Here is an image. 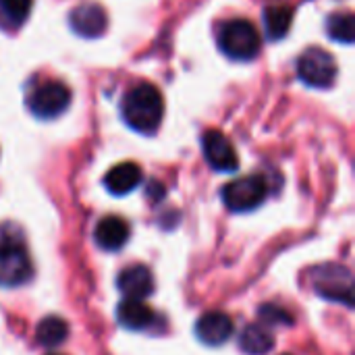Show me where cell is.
<instances>
[{"label": "cell", "mask_w": 355, "mask_h": 355, "mask_svg": "<svg viewBox=\"0 0 355 355\" xmlns=\"http://www.w3.org/2000/svg\"><path fill=\"white\" fill-rule=\"evenodd\" d=\"M33 277V264L23 239V231L12 223L0 225V285L21 287Z\"/></svg>", "instance_id": "1"}, {"label": "cell", "mask_w": 355, "mask_h": 355, "mask_svg": "<svg viewBox=\"0 0 355 355\" xmlns=\"http://www.w3.org/2000/svg\"><path fill=\"white\" fill-rule=\"evenodd\" d=\"M164 114V100L162 94L150 85V83H139L127 92L123 98V119L125 123L146 135L156 133V129L162 123Z\"/></svg>", "instance_id": "2"}, {"label": "cell", "mask_w": 355, "mask_h": 355, "mask_svg": "<svg viewBox=\"0 0 355 355\" xmlns=\"http://www.w3.org/2000/svg\"><path fill=\"white\" fill-rule=\"evenodd\" d=\"M218 46L233 60H252L260 52V33L248 19H233L220 27Z\"/></svg>", "instance_id": "3"}, {"label": "cell", "mask_w": 355, "mask_h": 355, "mask_svg": "<svg viewBox=\"0 0 355 355\" xmlns=\"http://www.w3.org/2000/svg\"><path fill=\"white\" fill-rule=\"evenodd\" d=\"M312 285L320 297L354 308V277L349 268L341 264H322L312 270Z\"/></svg>", "instance_id": "4"}, {"label": "cell", "mask_w": 355, "mask_h": 355, "mask_svg": "<svg viewBox=\"0 0 355 355\" xmlns=\"http://www.w3.org/2000/svg\"><path fill=\"white\" fill-rule=\"evenodd\" d=\"M268 196V183L260 175L235 179L223 187V202L231 212H252L264 204Z\"/></svg>", "instance_id": "5"}, {"label": "cell", "mask_w": 355, "mask_h": 355, "mask_svg": "<svg viewBox=\"0 0 355 355\" xmlns=\"http://www.w3.org/2000/svg\"><path fill=\"white\" fill-rule=\"evenodd\" d=\"M297 75L310 87H331L337 77V64L331 52L312 46L297 60Z\"/></svg>", "instance_id": "6"}, {"label": "cell", "mask_w": 355, "mask_h": 355, "mask_svg": "<svg viewBox=\"0 0 355 355\" xmlns=\"http://www.w3.org/2000/svg\"><path fill=\"white\" fill-rule=\"evenodd\" d=\"M69 104H71V92L60 81H46L37 85L27 98L29 110L40 119H56L69 108Z\"/></svg>", "instance_id": "7"}, {"label": "cell", "mask_w": 355, "mask_h": 355, "mask_svg": "<svg viewBox=\"0 0 355 355\" xmlns=\"http://www.w3.org/2000/svg\"><path fill=\"white\" fill-rule=\"evenodd\" d=\"M202 150H204V158L206 162L218 171V173H233L237 171L239 166V158H237V152L231 144V139L216 131V129H210L202 135Z\"/></svg>", "instance_id": "8"}, {"label": "cell", "mask_w": 355, "mask_h": 355, "mask_svg": "<svg viewBox=\"0 0 355 355\" xmlns=\"http://www.w3.org/2000/svg\"><path fill=\"white\" fill-rule=\"evenodd\" d=\"M69 23L81 37H100L106 31L108 17L106 10L96 2H83L71 10Z\"/></svg>", "instance_id": "9"}, {"label": "cell", "mask_w": 355, "mask_h": 355, "mask_svg": "<svg viewBox=\"0 0 355 355\" xmlns=\"http://www.w3.org/2000/svg\"><path fill=\"white\" fill-rule=\"evenodd\" d=\"M116 289L123 293L125 300H139L144 302L154 293V277L148 266L133 264L121 270L116 277Z\"/></svg>", "instance_id": "10"}, {"label": "cell", "mask_w": 355, "mask_h": 355, "mask_svg": "<svg viewBox=\"0 0 355 355\" xmlns=\"http://www.w3.org/2000/svg\"><path fill=\"white\" fill-rule=\"evenodd\" d=\"M196 335L202 343L218 347L227 343L233 335V320L225 312H206L196 324Z\"/></svg>", "instance_id": "11"}, {"label": "cell", "mask_w": 355, "mask_h": 355, "mask_svg": "<svg viewBox=\"0 0 355 355\" xmlns=\"http://www.w3.org/2000/svg\"><path fill=\"white\" fill-rule=\"evenodd\" d=\"M131 235V229L127 225V220H123L121 216H106L96 225L94 231V239L96 245L104 252H119L127 245Z\"/></svg>", "instance_id": "12"}, {"label": "cell", "mask_w": 355, "mask_h": 355, "mask_svg": "<svg viewBox=\"0 0 355 355\" xmlns=\"http://www.w3.org/2000/svg\"><path fill=\"white\" fill-rule=\"evenodd\" d=\"M144 175L141 168L135 162H121L116 166H112L106 177H104V187L112 193V196H127L133 189H137V185L141 183Z\"/></svg>", "instance_id": "13"}, {"label": "cell", "mask_w": 355, "mask_h": 355, "mask_svg": "<svg viewBox=\"0 0 355 355\" xmlns=\"http://www.w3.org/2000/svg\"><path fill=\"white\" fill-rule=\"evenodd\" d=\"M116 320L127 331H146L154 324L156 314L139 300H123L116 308Z\"/></svg>", "instance_id": "14"}, {"label": "cell", "mask_w": 355, "mask_h": 355, "mask_svg": "<svg viewBox=\"0 0 355 355\" xmlns=\"http://www.w3.org/2000/svg\"><path fill=\"white\" fill-rule=\"evenodd\" d=\"M239 347L248 355H266L275 347V337L262 324H250L239 337Z\"/></svg>", "instance_id": "15"}, {"label": "cell", "mask_w": 355, "mask_h": 355, "mask_svg": "<svg viewBox=\"0 0 355 355\" xmlns=\"http://www.w3.org/2000/svg\"><path fill=\"white\" fill-rule=\"evenodd\" d=\"M293 23V8L287 4H272L264 8V29L270 40H283Z\"/></svg>", "instance_id": "16"}, {"label": "cell", "mask_w": 355, "mask_h": 355, "mask_svg": "<svg viewBox=\"0 0 355 355\" xmlns=\"http://www.w3.org/2000/svg\"><path fill=\"white\" fill-rule=\"evenodd\" d=\"M67 337H69V324L58 316H46L35 329V341L48 349L62 345Z\"/></svg>", "instance_id": "17"}, {"label": "cell", "mask_w": 355, "mask_h": 355, "mask_svg": "<svg viewBox=\"0 0 355 355\" xmlns=\"http://www.w3.org/2000/svg\"><path fill=\"white\" fill-rule=\"evenodd\" d=\"M327 31L333 40L341 44H354L355 19L352 12H335L327 21Z\"/></svg>", "instance_id": "18"}, {"label": "cell", "mask_w": 355, "mask_h": 355, "mask_svg": "<svg viewBox=\"0 0 355 355\" xmlns=\"http://www.w3.org/2000/svg\"><path fill=\"white\" fill-rule=\"evenodd\" d=\"M33 0H0L2 15L12 23H23L27 15L31 12Z\"/></svg>", "instance_id": "19"}, {"label": "cell", "mask_w": 355, "mask_h": 355, "mask_svg": "<svg viewBox=\"0 0 355 355\" xmlns=\"http://www.w3.org/2000/svg\"><path fill=\"white\" fill-rule=\"evenodd\" d=\"M260 318H262V322H266V324H293L291 320V316L283 310V308H279V306H270V304H266V306H262L260 308Z\"/></svg>", "instance_id": "20"}, {"label": "cell", "mask_w": 355, "mask_h": 355, "mask_svg": "<svg viewBox=\"0 0 355 355\" xmlns=\"http://www.w3.org/2000/svg\"><path fill=\"white\" fill-rule=\"evenodd\" d=\"M148 196L154 200H162L164 198V185L162 183H158V181H150V185H148Z\"/></svg>", "instance_id": "21"}]
</instances>
